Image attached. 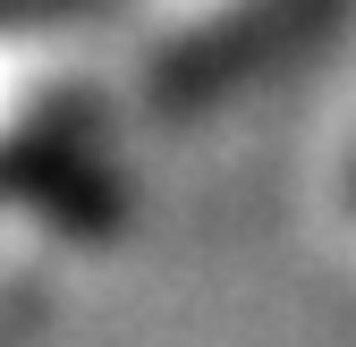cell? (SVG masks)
<instances>
[{"label":"cell","instance_id":"cell-1","mask_svg":"<svg viewBox=\"0 0 356 347\" xmlns=\"http://www.w3.org/2000/svg\"><path fill=\"white\" fill-rule=\"evenodd\" d=\"M297 0H170V26L178 34H246L263 17H289Z\"/></svg>","mask_w":356,"mask_h":347}]
</instances>
